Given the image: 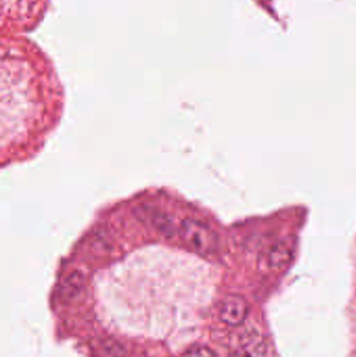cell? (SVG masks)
<instances>
[{
  "label": "cell",
  "instance_id": "cell-1",
  "mask_svg": "<svg viewBox=\"0 0 356 357\" xmlns=\"http://www.w3.org/2000/svg\"><path fill=\"white\" fill-rule=\"evenodd\" d=\"M180 239L199 254H212L219 249V236L202 220L184 218L178 225Z\"/></svg>",
  "mask_w": 356,
  "mask_h": 357
},
{
  "label": "cell",
  "instance_id": "cell-2",
  "mask_svg": "<svg viewBox=\"0 0 356 357\" xmlns=\"http://www.w3.org/2000/svg\"><path fill=\"white\" fill-rule=\"evenodd\" d=\"M296 250L297 239L293 235L277 239L263 254V266L270 271L286 268L294 259Z\"/></svg>",
  "mask_w": 356,
  "mask_h": 357
},
{
  "label": "cell",
  "instance_id": "cell-3",
  "mask_svg": "<svg viewBox=\"0 0 356 357\" xmlns=\"http://www.w3.org/2000/svg\"><path fill=\"white\" fill-rule=\"evenodd\" d=\"M250 312L248 301L242 296L230 295L224 299L219 307V319L229 326H240Z\"/></svg>",
  "mask_w": 356,
  "mask_h": 357
},
{
  "label": "cell",
  "instance_id": "cell-4",
  "mask_svg": "<svg viewBox=\"0 0 356 357\" xmlns=\"http://www.w3.org/2000/svg\"><path fill=\"white\" fill-rule=\"evenodd\" d=\"M235 357H265V344L261 333L251 331L242 337Z\"/></svg>",
  "mask_w": 356,
  "mask_h": 357
},
{
  "label": "cell",
  "instance_id": "cell-5",
  "mask_svg": "<svg viewBox=\"0 0 356 357\" xmlns=\"http://www.w3.org/2000/svg\"><path fill=\"white\" fill-rule=\"evenodd\" d=\"M144 213L148 216V220H150V225L167 238H171L178 233V227L169 214L153 208L146 210Z\"/></svg>",
  "mask_w": 356,
  "mask_h": 357
},
{
  "label": "cell",
  "instance_id": "cell-6",
  "mask_svg": "<svg viewBox=\"0 0 356 357\" xmlns=\"http://www.w3.org/2000/svg\"><path fill=\"white\" fill-rule=\"evenodd\" d=\"M83 285V277L79 273H73L69 278L67 279L64 285V294L66 296L77 295Z\"/></svg>",
  "mask_w": 356,
  "mask_h": 357
},
{
  "label": "cell",
  "instance_id": "cell-7",
  "mask_svg": "<svg viewBox=\"0 0 356 357\" xmlns=\"http://www.w3.org/2000/svg\"><path fill=\"white\" fill-rule=\"evenodd\" d=\"M182 357H217L215 352L206 346L196 345L189 348Z\"/></svg>",
  "mask_w": 356,
  "mask_h": 357
}]
</instances>
